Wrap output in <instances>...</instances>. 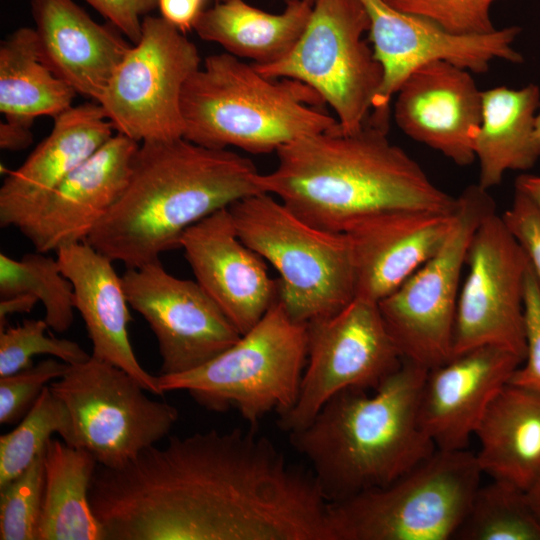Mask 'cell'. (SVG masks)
Instances as JSON below:
<instances>
[{
  "label": "cell",
  "mask_w": 540,
  "mask_h": 540,
  "mask_svg": "<svg viewBox=\"0 0 540 540\" xmlns=\"http://www.w3.org/2000/svg\"><path fill=\"white\" fill-rule=\"evenodd\" d=\"M466 267L457 304L453 356L490 345L524 361V297L530 261L496 210L475 230Z\"/></svg>",
  "instance_id": "obj_14"
},
{
  "label": "cell",
  "mask_w": 540,
  "mask_h": 540,
  "mask_svg": "<svg viewBox=\"0 0 540 540\" xmlns=\"http://www.w3.org/2000/svg\"><path fill=\"white\" fill-rule=\"evenodd\" d=\"M121 278L129 305L157 339L161 375L195 369L241 336L196 281L171 275L160 260L126 268Z\"/></svg>",
  "instance_id": "obj_16"
},
{
  "label": "cell",
  "mask_w": 540,
  "mask_h": 540,
  "mask_svg": "<svg viewBox=\"0 0 540 540\" xmlns=\"http://www.w3.org/2000/svg\"><path fill=\"white\" fill-rule=\"evenodd\" d=\"M308 85L269 78L227 52L208 56L181 94L183 137L212 149L276 152L298 139L337 130Z\"/></svg>",
  "instance_id": "obj_5"
},
{
  "label": "cell",
  "mask_w": 540,
  "mask_h": 540,
  "mask_svg": "<svg viewBox=\"0 0 540 540\" xmlns=\"http://www.w3.org/2000/svg\"><path fill=\"white\" fill-rule=\"evenodd\" d=\"M368 119L359 130L322 132L276 151L278 164L261 174L264 192L307 223L344 233L355 222L387 211L453 213L457 197L445 192Z\"/></svg>",
  "instance_id": "obj_2"
},
{
  "label": "cell",
  "mask_w": 540,
  "mask_h": 540,
  "mask_svg": "<svg viewBox=\"0 0 540 540\" xmlns=\"http://www.w3.org/2000/svg\"><path fill=\"white\" fill-rule=\"evenodd\" d=\"M530 505L540 521V478L526 492Z\"/></svg>",
  "instance_id": "obj_44"
},
{
  "label": "cell",
  "mask_w": 540,
  "mask_h": 540,
  "mask_svg": "<svg viewBox=\"0 0 540 540\" xmlns=\"http://www.w3.org/2000/svg\"><path fill=\"white\" fill-rule=\"evenodd\" d=\"M427 372L403 360L376 389L338 393L288 434L328 503L386 486L436 451L419 418Z\"/></svg>",
  "instance_id": "obj_4"
},
{
  "label": "cell",
  "mask_w": 540,
  "mask_h": 540,
  "mask_svg": "<svg viewBox=\"0 0 540 540\" xmlns=\"http://www.w3.org/2000/svg\"><path fill=\"white\" fill-rule=\"evenodd\" d=\"M39 302L32 294L23 293L1 298L0 300V331L4 330L7 319L16 313H29Z\"/></svg>",
  "instance_id": "obj_42"
},
{
  "label": "cell",
  "mask_w": 540,
  "mask_h": 540,
  "mask_svg": "<svg viewBox=\"0 0 540 540\" xmlns=\"http://www.w3.org/2000/svg\"><path fill=\"white\" fill-rule=\"evenodd\" d=\"M44 319H26L0 331V377L33 365L36 355H51L69 365L87 361L90 355L78 343L48 336Z\"/></svg>",
  "instance_id": "obj_34"
},
{
  "label": "cell",
  "mask_w": 540,
  "mask_h": 540,
  "mask_svg": "<svg viewBox=\"0 0 540 540\" xmlns=\"http://www.w3.org/2000/svg\"><path fill=\"white\" fill-rule=\"evenodd\" d=\"M97 102L72 106L54 117L50 134L0 187V225L15 227L114 134Z\"/></svg>",
  "instance_id": "obj_22"
},
{
  "label": "cell",
  "mask_w": 540,
  "mask_h": 540,
  "mask_svg": "<svg viewBox=\"0 0 540 540\" xmlns=\"http://www.w3.org/2000/svg\"><path fill=\"white\" fill-rule=\"evenodd\" d=\"M56 254L73 286L74 306L92 342V356L125 370L147 392L163 395L158 377L140 365L133 351L128 333L130 305L114 261L86 241L64 245Z\"/></svg>",
  "instance_id": "obj_23"
},
{
  "label": "cell",
  "mask_w": 540,
  "mask_h": 540,
  "mask_svg": "<svg viewBox=\"0 0 540 540\" xmlns=\"http://www.w3.org/2000/svg\"><path fill=\"white\" fill-rule=\"evenodd\" d=\"M453 539L540 540V521L526 491L493 479L478 487Z\"/></svg>",
  "instance_id": "obj_30"
},
{
  "label": "cell",
  "mask_w": 540,
  "mask_h": 540,
  "mask_svg": "<svg viewBox=\"0 0 540 540\" xmlns=\"http://www.w3.org/2000/svg\"><path fill=\"white\" fill-rule=\"evenodd\" d=\"M470 73L447 61L429 62L407 77L394 103V119L404 134L459 166L476 160L481 124L482 91Z\"/></svg>",
  "instance_id": "obj_19"
},
{
  "label": "cell",
  "mask_w": 540,
  "mask_h": 540,
  "mask_svg": "<svg viewBox=\"0 0 540 540\" xmlns=\"http://www.w3.org/2000/svg\"><path fill=\"white\" fill-rule=\"evenodd\" d=\"M49 387L69 411L70 445L106 467H119L155 445L179 417L171 404L150 399L128 372L92 355Z\"/></svg>",
  "instance_id": "obj_11"
},
{
  "label": "cell",
  "mask_w": 540,
  "mask_h": 540,
  "mask_svg": "<svg viewBox=\"0 0 540 540\" xmlns=\"http://www.w3.org/2000/svg\"><path fill=\"white\" fill-rule=\"evenodd\" d=\"M76 91L42 59L34 28L21 27L0 44V111L33 123L71 108Z\"/></svg>",
  "instance_id": "obj_29"
},
{
  "label": "cell",
  "mask_w": 540,
  "mask_h": 540,
  "mask_svg": "<svg viewBox=\"0 0 540 540\" xmlns=\"http://www.w3.org/2000/svg\"><path fill=\"white\" fill-rule=\"evenodd\" d=\"M205 0H157L161 17L176 26L182 32L193 25L204 10Z\"/></svg>",
  "instance_id": "obj_40"
},
{
  "label": "cell",
  "mask_w": 540,
  "mask_h": 540,
  "mask_svg": "<svg viewBox=\"0 0 540 540\" xmlns=\"http://www.w3.org/2000/svg\"><path fill=\"white\" fill-rule=\"evenodd\" d=\"M223 1H227V0H216V2H223ZM304 1H306L307 3H309L312 6H313V4L315 2V0H304Z\"/></svg>",
  "instance_id": "obj_46"
},
{
  "label": "cell",
  "mask_w": 540,
  "mask_h": 540,
  "mask_svg": "<svg viewBox=\"0 0 540 540\" xmlns=\"http://www.w3.org/2000/svg\"><path fill=\"white\" fill-rule=\"evenodd\" d=\"M502 217L524 248L540 286V209L516 190L511 206Z\"/></svg>",
  "instance_id": "obj_38"
},
{
  "label": "cell",
  "mask_w": 540,
  "mask_h": 540,
  "mask_svg": "<svg viewBox=\"0 0 540 540\" xmlns=\"http://www.w3.org/2000/svg\"><path fill=\"white\" fill-rule=\"evenodd\" d=\"M53 433L70 445L69 411L47 385L19 424L0 437V487L22 473L45 450Z\"/></svg>",
  "instance_id": "obj_32"
},
{
  "label": "cell",
  "mask_w": 540,
  "mask_h": 540,
  "mask_svg": "<svg viewBox=\"0 0 540 540\" xmlns=\"http://www.w3.org/2000/svg\"><path fill=\"white\" fill-rule=\"evenodd\" d=\"M483 474L470 451H436L392 483L329 503L328 540H449Z\"/></svg>",
  "instance_id": "obj_8"
},
{
  "label": "cell",
  "mask_w": 540,
  "mask_h": 540,
  "mask_svg": "<svg viewBox=\"0 0 540 540\" xmlns=\"http://www.w3.org/2000/svg\"><path fill=\"white\" fill-rule=\"evenodd\" d=\"M312 7L304 0H287L281 13L272 14L244 0H227L203 10L193 29L202 40L222 46L225 52L265 66L279 61L295 46Z\"/></svg>",
  "instance_id": "obj_26"
},
{
  "label": "cell",
  "mask_w": 540,
  "mask_h": 540,
  "mask_svg": "<svg viewBox=\"0 0 540 540\" xmlns=\"http://www.w3.org/2000/svg\"><path fill=\"white\" fill-rule=\"evenodd\" d=\"M402 363L378 303L354 297L338 312L307 324L299 394L278 426L288 434L303 428L338 393L374 390Z\"/></svg>",
  "instance_id": "obj_13"
},
{
  "label": "cell",
  "mask_w": 540,
  "mask_h": 540,
  "mask_svg": "<svg viewBox=\"0 0 540 540\" xmlns=\"http://www.w3.org/2000/svg\"><path fill=\"white\" fill-rule=\"evenodd\" d=\"M228 210L239 238L279 273L278 300L295 321L328 317L354 299L345 233L307 223L266 192L244 197Z\"/></svg>",
  "instance_id": "obj_6"
},
{
  "label": "cell",
  "mask_w": 540,
  "mask_h": 540,
  "mask_svg": "<svg viewBox=\"0 0 540 540\" xmlns=\"http://www.w3.org/2000/svg\"><path fill=\"white\" fill-rule=\"evenodd\" d=\"M307 470L266 436L235 428L171 437L89 490L105 540H298L314 506Z\"/></svg>",
  "instance_id": "obj_1"
},
{
  "label": "cell",
  "mask_w": 540,
  "mask_h": 540,
  "mask_svg": "<svg viewBox=\"0 0 540 540\" xmlns=\"http://www.w3.org/2000/svg\"><path fill=\"white\" fill-rule=\"evenodd\" d=\"M28 293L42 303L49 328L63 333L74 319V291L57 258L46 253H26L20 260L0 254L1 298Z\"/></svg>",
  "instance_id": "obj_31"
},
{
  "label": "cell",
  "mask_w": 540,
  "mask_h": 540,
  "mask_svg": "<svg viewBox=\"0 0 540 540\" xmlns=\"http://www.w3.org/2000/svg\"><path fill=\"white\" fill-rule=\"evenodd\" d=\"M254 163L184 137L140 143L127 185L86 242L126 268L160 260L184 232L232 203L264 192Z\"/></svg>",
  "instance_id": "obj_3"
},
{
  "label": "cell",
  "mask_w": 540,
  "mask_h": 540,
  "mask_svg": "<svg viewBox=\"0 0 540 540\" xmlns=\"http://www.w3.org/2000/svg\"><path fill=\"white\" fill-rule=\"evenodd\" d=\"M540 89L505 86L482 91L481 124L474 140L479 163L478 185L489 190L509 170H527L539 159L533 134Z\"/></svg>",
  "instance_id": "obj_27"
},
{
  "label": "cell",
  "mask_w": 540,
  "mask_h": 540,
  "mask_svg": "<svg viewBox=\"0 0 540 540\" xmlns=\"http://www.w3.org/2000/svg\"><path fill=\"white\" fill-rule=\"evenodd\" d=\"M40 53L77 94L98 102L130 45L73 0H31Z\"/></svg>",
  "instance_id": "obj_24"
},
{
  "label": "cell",
  "mask_w": 540,
  "mask_h": 540,
  "mask_svg": "<svg viewBox=\"0 0 540 540\" xmlns=\"http://www.w3.org/2000/svg\"><path fill=\"white\" fill-rule=\"evenodd\" d=\"M201 66L197 47L163 17L145 16L141 38L97 103L116 133L142 143L183 137L181 94Z\"/></svg>",
  "instance_id": "obj_12"
},
{
  "label": "cell",
  "mask_w": 540,
  "mask_h": 540,
  "mask_svg": "<svg viewBox=\"0 0 540 540\" xmlns=\"http://www.w3.org/2000/svg\"><path fill=\"white\" fill-rule=\"evenodd\" d=\"M474 435L483 474L526 492L540 478V394L507 384Z\"/></svg>",
  "instance_id": "obj_25"
},
{
  "label": "cell",
  "mask_w": 540,
  "mask_h": 540,
  "mask_svg": "<svg viewBox=\"0 0 540 540\" xmlns=\"http://www.w3.org/2000/svg\"><path fill=\"white\" fill-rule=\"evenodd\" d=\"M454 216L455 211L395 210L352 224L344 233L351 246L355 297L378 303L396 290L440 249Z\"/></svg>",
  "instance_id": "obj_21"
},
{
  "label": "cell",
  "mask_w": 540,
  "mask_h": 540,
  "mask_svg": "<svg viewBox=\"0 0 540 540\" xmlns=\"http://www.w3.org/2000/svg\"><path fill=\"white\" fill-rule=\"evenodd\" d=\"M526 355L509 383L540 394V286L531 264L524 297Z\"/></svg>",
  "instance_id": "obj_37"
},
{
  "label": "cell",
  "mask_w": 540,
  "mask_h": 540,
  "mask_svg": "<svg viewBox=\"0 0 540 540\" xmlns=\"http://www.w3.org/2000/svg\"><path fill=\"white\" fill-rule=\"evenodd\" d=\"M43 454L0 487L1 540H38L45 483Z\"/></svg>",
  "instance_id": "obj_33"
},
{
  "label": "cell",
  "mask_w": 540,
  "mask_h": 540,
  "mask_svg": "<svg viewBox=\"0 0 540 540\" xmlns=\"http://www.w3.org/2000/svg\"><path fill=\"white\" fill-rule=\"evenodd\" d=\"M522 362L505 349L487 345L428 370L419 418L436 449H466L487 408Z\"/></svg>",
  "instance_id": "obj_20"
},
{
  "label": "cell",
  "mask_w": 540,
  "mask_h": 540,
  "mask_svg": "<svg viewBox=\"0 0 540 540\" xmlns=\"http://www.w3.org/2000/svg\"><path fill=\"white\" fill-rule=\"evenodd\" d=\"M140 143L116 133L17 227L38 252L85 242L125 189Z\"/></svg>",
  "instance_id": "obj_18"
},
{
  "label": "cell",
  "mask_w": 540,
  "mask_h": 540,
  "mask_svg": "<svg viewBox=\"0 0 540 540\" xmlns=\"http://www.w3.org/2000/svg\"><path fill=\"white\" fill-rule=\"evenodd\" d=\"M179 248L195 281L241 335L278 299V280L269 276L263 259L239 238L228 208L189 227Z\"/></svg>",
  "instance_id": "obj_17"
},
{
  "label": "cell",
  "mask_w": 540,
  "mask_h": 540,
  "mask_svg": "<svg viewBox=\"0 0 540 540\" xmlns=\"http://www.w3.org/2000/svg\"><path fill=\"white\" fill-rule=\"evenodd\" d=\"M32 122L6 118L0 124V147L4 150L19 151L31 145L33 135Z\"/></svg>",
  "instance_id": "obj_41"
},
{
  "label": "cell",
  "mask_w": 540,
  "mask_h": 540,
  "mask_svg": "<svg viewBox=\"0 0 540 540\" xmlns=\"http://www.w3.org/2000/svg\"><path fill=\"white\" fill-rule=\"evenodd\" d=\"M515 187L540 209V175H520L516 179Z\"/></svg>",
  "instance_id": "obj_43"
},
{
  "label": "cell",
  "mask_w": 540,
  "mask_h": 540,
  "mask_svg": "<svg viewBox=\"0 0 540 540\" xmlns=\"http://www.w3.org/2000/svg\"><path fill=\"white\" fill-rule=\"evenodd\" d=\"M369 20V40L383 70L370 118L388 125L390 102L407 77L419 67L447 61L474 73H483L496 59L523 61L513 47L520 27L495 29L487 34H452L431 20L402 12L384 0H359Z\"/></svg>",
  "instance_id": "obj_15"
},
{
  "label": "cell",
  "mask_w": 540,
  "mask_h": 540,
  "mask_svg": "<svg viewBox=\"0 0 540 540\" xmlns=\"http://www.w3.org/2000/svg\"><path fill=\"white\" fill-rule=\"evenodd\" d=\"M69 366L54 357L0 377V423L14 424L20 421L43 389L52 381L61 378Z\"/></svg>",
  "instance_id": "obj_36"
},
{
  "label": "cell",
  "mask_w": 540,
  "mask_h": 540,
  "mask_svg": "<svg viewBox=\"0 0 540 540\" xmlns=\"http://www.w3.org/2000/svg\"><path fill=\"white\" fill-rule=\"evenodd\" d=\"M533 141H534L535 150L540 158V112L537 113L536 119H535Z\"/></svg>",
  "instance_id": "obj_45"
},
{
  "label": "cell",
  "mask_w": 540,
  "mask_h": 540,
  "mask_svg": "<svg viewBox=\"0 0 540 540\" xmlns=\"http://www.w3.org/2000/svg\"><path fill=\"white\" fill-rule=\"evenodd\" d=\"M132 44L142 33V17L158 7L157 0H84Z\"/></svg>",
  "instance_id": "obj_39"
},
{
  "label": "cell",
  "mask_w": 540,
  "mask_h": 540,
  "mask_svg": "<svg viewBox=\"0 0 540 540\" xmlns=\"http://www.w3.org/2000/svg\"><path fill=\"white\" fill-rule=\"evenodd\" d=\"M496 210L478 184L457 196L452 228L440 249L396 290L378 302L403 360L426 370L453 357L454 328L463 270L482 219Z\"/></svg>",
  "instance_id": "obj_10"
},
{
  "label": "cell",
  "mask_w": 540,
  "mask_h": 540,
  "mask_svg": "<svg viewBox=\"0 0 540 540\" xmlns=\"http://www.w3.org/2000/svg\"><path fill=\"white\" fill-rule=\"evenodd\" d=\"M402 12L431 20L457 35H479L494 31L490 7L494 0H384Z\"/></svg>",
  "instance_id": "obj_35"
},
{
  "label": "cell",
  "mask_w": 540,
  "mask_h": 540,
  "mask_svg": "<svg viewBox=\"0 0 540 540\" xmlns=\"http://www.w3.org/2000/svg\"><path fill=\"white\" fill-rule=\"evenodd\" d=\"M45 483L38 540H105L89 501L98 465L88 451L51 439L43 454Z\"/></svg>",
  "instance_id": "obj_28"
},
{
  "label": "cell",
  "mask_w": 540,
  "mask_h": 540,
  "mask_svg": "<svg viewBox=\"0 0 540 540\" xmlns=\"http://www.w3.org/2000/svg\"><path fill=\"white\" fill-rule=\"evenodd\" d=\"M370 20L359 0H315L310 19L291 51L255 66L269 78L300 81L334 111L339 131L351 133L369 119L383 70L364 39Z\"/></svg>",
  "instance_id": "obj_9"
},
{
  "label": "cell",
  "mask_w": 540,
  "mask_h": 540,
  "mask_svg": "<svg viewBox=\"0 0 540 540\" xmlns=\"http://www.w3.org/2000/svg\"><path fill=\"white\" fill-rule=\"evenodd\" d=\"M307 360V324L277 299L266 314L222 353L187 372L159 375L163 393L186 391L213 411L236 409L251 427L278 417L297 400Z\"/></svg>",
  "instance_id": "obj_7"
}]
</instances>
